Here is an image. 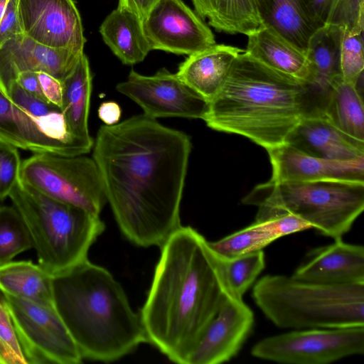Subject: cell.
Segmentation results:
<instances>
[{"label":"cell","mask_w":364,"mask_h":364,"mask_svg":"<svg viewBox=\"0 0 364 364\" xmlns=\"http://www.w3.org/2000/svg\"><path fill=\"white\" fill-rule=\"evenodd\" d=\"M84 53L42 45L25 34L0 47V90L6 95L22 72H45L63 82L75 69Z\"/></svg>","instance_id":"obj_15"},{"label":"cell","mask_w":364,"mask_h":364,"mask_svg":"<svg viewBox=\"0 0 364 364\" xmlns=\"http://www.w3.org/2000/svg\"><path fill=\"white\" fill-rule=\"evenodd\" d=\"M223 260L230 289L237 297L242 299L244 294L264 269L265 258L263 250Z\"/></svg>","instance_id":"obj_31"},{"label":"cell","mask_w":364,"mask_h":364,"mask_svg":"<svg viewBox=\"0 0 364 364\" xmlns=\"http://www.w3.org/2000/svg\"><path fill=\"white\" fill-rule=\"evenodd\" d=\"M92 149L122 234L135 245L161 247L181 225L190 137L143 114L101 126Z\"/></svg>","instance_id":"obj_1"},{"label":"cell","mask_w":364,"mask_h":364,"mask_svg":"<svg viewBox=\"0 0 364 364\" xmlns=\"http://www.w3.org/2000/svg\"><path fill=\"white\" fill-rule=\"evenodd\" d=\"M364 353V326L292 330L264 338L252 356L287 364H328Z\"/></svg>","instance_id":"obj_9"},{"label":"cell","mask_w":364,"mask_h":364,"mask_svg":"<svg viewBox=\"0 0 364 364\" xmlns=\"http://www.w3.org/2000/svg\"><path fill=\"white\" fill-rule=\"evenodd\" d=\"M311 228L309 224L293 215H276L255 219L251 225L217 241H208V244L220 257L230 259L262 250L282 237Z\"/></svg>","instance_id":"obj_20"},{"label":"cell","mask_w":364,"mask_h":364,"mask_svg":"<svg viewBox=\"0 0 364 364\" xmlns=\"http://www.w3.org/2000/svg\"><path fill=\"white\" fill-rule=\"evenodd\" d=\"M142 26L151 50L190 55L216 44L210 28L182 0H159Z\"/></svg>","instance_id":"obj_12"},{"label":"cell","mask_w":364,"mask_h":364,"mask_svg":"<svg viewBox=\"0 0 364 364\" xmlns=\"http://www.w3.org/2000/svg\"><path fill=\"white\" fill-rule=\"evenodd\" d=\"M291 276L327 284L364 283V247L334 239L310 250Z\"/></svg>","instance_id":"obj_17"},{"label":"cell","mask_w":364,"mask_h":364,"mask_svg":"<svg viewBox=\"0 0 364 364\" xmlns=\"http://www.w3.org/2000/svg\"><path fill=\"white\" fill-rule=\"evenodd\" d=\"M245 50L215 44L190 55L178 67V78L208 103L223 85L237 56Z\"/></svg>","instance_id":"obj_21"},{"label":"cell","mask_w":364,"mask_h":364,"mask_svg":"<svg viewBox=\"0 0 364 364\" xmlns=\"http://www.w3.org/2000/svg\"><path fill=\"white\" fill-rule=\"evenodd\" d=\"M33 247L28 228L13 206H0V265Z\"/></svg>","instance_id":"obj_30"},{"label":"cell","mask_w":364,"mask_h":364,"mask_svg":"<svg viewBox=\"0 0 364 364\" xmlns=\"http://www.w3.org/2000/svg\"><path fill=\"white\" fill-rule=\"evenodd\" d=\"M23 33L18 0H9L0 21V47L11 38Z\"/></svg>","instance_id":"obj_36"},{"label":"cell","mask_w":364,"mask_h":364,"mask_svg":"<svg viewBox=\"0 0 364 364\" xmlns=\"http://www.w3.org/2000/svg\"><path fill=\"white\" fill-rule=\"evenodd\" d=\"M28 364H77L83 360L56 309L3 294Z\"/></svg>","instance_id":"obj_10"},{"label":"cell","mask_w":364,"mask_h":364,"mask_svg":"<svg viewBox=\"0 0 364 364\" xmlns=\"http://www.w3.org/2000/svg\"><path fill=\"white\" fill-rule=\"evenodd\" d=\"M135 102L144 114L152 119L182 117L203 119L208 102L165 68L147 76L132 70L127 79L116 87Z\"/></svg>","instance_id":"obj_11"},{"label":"cell","mask_w":364,"mask_h":364,"mask_svg":"<svg viewBox=\"0 0 364 364\" xmlns=\"http://www.w3.org/2000/svg\"><path fill=\"white\" fill-rule=\"evenodd\" d=\"M245 51L275 71L306 85L310 81V67L306 53L267 26H262L247 36Z\"/></svg>","instance_id":"obj_22"},{"label":"cell","mask_w":364,"mask_h":364,"mask_svg":"<svg viewBox=\"0 0 364 364\" xmlns=\"http://www.w3.org/2000/svg\"><path fill=\"white\" fill-rule=\"evenodd\" d=\"M285 144L306 154L328 160H350L364 156V141L336 128L323 114L302 119Z\"/></svg>","instance_id":"obj_18"},{"label":"cell","mask_w":364,"mask_h":364,"mask_svg":"<svg viewBox=\"0 0 364 364\" xmlns=\"http://www.w3.org/2000/svg\"><path fill=\"white\" fill-rule=\"evenodd\" d=\"M56 310L82 359L112 362L146 342L121 284L89 259L53 277Z\"/></svg>","instance_id":"obj_4"},{"label":"cell","mask_w":364,"mask_h":364,"mask_svg":"<svg viewBox=\"0 0 364 364\" xmlns=\"http://www.w3.org/2000/svg\"><path fill=\"white\" fill-rule=\"evenodd\" d=\"M197 14L216 31L247 36L262 26L255 0H191Z\"/></svg>","instance_id":"obj_29"},{"label":"cell","mask_w":364,"mask_h":364,"mask_svg":"<svg viewBox=\"0 0 364 364\" xmlns=\"http://www.w3.org/2000/svg\"><path fill=\"white\" fill-rule=\"evenodd\" d=\"M98 117L105 125H114L119 122L121 117L119 105L113 101L102 102L98 108Z\"/></svg>","instance_id":"obj_41"},{"label":"cell","mask_w":364,"mask_h":364,"mask_svg":"<svg viewBox=\"0 0 364 364\" xmlns=\"http://www.w3.org/2000/svg\"><path fill=\"white\" fill-rule=\"evenodd\" d=\"M16 82L28 92L47 101L41 90L37 73L31 71L22 72L18 75Z\"/></svg>","instance_id":"obj_40"},{"label":"cell","mask_w":364,"mask_h":364,"mask_svg":"<svg viewBox=\"0 0 364 364\" xmlns=\"http://www.w3.org/2000/svg\"><path fill=\"white\" fill-rule=\"evenodd\" d=\"M321 114L346 134L364 141V106L358 85L337 77L324 99Z\"/></svg>","instance_id":"obj_27"},{"label":"cell","mask_w":364,"mask_h":364,"mask_svg":"<svg viewBox=\"0 0 364 364\" xmlns=\"http://www.w3.org/2000/svg\"><path fill=\"white\" fill-rule=\"evenodd\" d=\"M256 205L255 219L290 214L333 239L349 232L364 209V182L269 181L256 186L242 200Z\"/></svg>","instance_id":"obj_7"},{"label":"cell","mask_w":364,"mask_h":364,"mask_svg":"<svg viewBox=\"0 0 364 364\" xmlns=\"http://www.w3.org/2000/svg\"><path fill=\"white\" fill-rule=\"evenodd\" d=\"M19 178L52 198L96 215L107 203L97 165L85 154L34 153L21 162Z\"/></svg>","instance_id":"obj_8"},{"label":"cell","mask_w":364,"mask_h":364,"mask_svg":"<svg viewBox=\"0 0 364 364\" xmlns=\"http://www.w3.org/2000/svg\"><path fill=\"white\" fill-rule=\"evenodd\" d=\"M9 1V0H0V21L4 16Z\"/></svg>","instance_id":"obj_42"},{"label":"cell","mask_w":364,"mask_h":364,"mask_svg":"<svg viewBox=\"0 0 364 364\" xmlns=\"http://www.w3.org/2000/svg\"><path fill=\"white\" fill-rule=\"evenodd\" d=\"M332 0H304L309 19L315 31L324 26Z\"/></svg>","instance_id":"obj_38"},{"label":"cell","mask_w":364,"mask_h":364,"mask_svg":"<svg viewBox=\"0 0 364 364\" xmlns=\"http://www.w3.org/2000/svg\"><path fill=\"white\" fill-rule=\"evenodd\" d=\"M255 322L252 309L242 299H225L205 329L188 364H220L235 357L250 336Z\"/></svg>","instance_id":"obj_14"},{"label":"cell","mask_w":364,"mask_h":364,"mask_svg":"<svg viewBox=\"0 0 364 364\" xmlns=\"http://www.w3.org/2000/svg\"><path fill=\"white\" fill-rule=\"evenodd\" d=\"M38 78L45 99L61 109L63 103V83L58 79L45 72H37Z\"/></svg>","instance_id":"obj_37"},{"label":"cell","mask_w":364,"mask_h":364,"mask_svg":"<svg viewBox=\"0 0 364 364\" xmlns=\"http://www.w3.org/2000/svg\"><path fill=\"white\" fill-rule=\"evenodd\" d=\"M9 197L28 228L38 264L53 277L87 260L105 230L100 215L52 198L20 178Z\"/></svg>","instance_id":"obj_6"},{"label":"cell","mask_w":364,"mask_h":364,"mask_svg":"<svg viewBox=\"0 0 364 364\" xmlns=\"http://www.w3.org/2000/svg\"><path fill=\"white\" fill-rule=\"evenodd\" d=\"M0 291L45 307L56 309L53 276L31 260H11L0 265Z\"/></svg>","instance_id":"obj_25"},{"label":"cell","mask_w":364,"mask_h":364,"mask_svg":"<svg viewBox=\"0 0 364 364\" xmlns=\"http://www.w3.org/2000/svg\"><path fill=\"white\" fill-rule=\"evenodd\" d=\"M0 141L34 153L68 156L85 154L76 146L50 137L39 122L11 102L1 90Z\"/></svg>","instance_id":"obj_19"},{"label":"cell","mask_w":364,"mask_h":364,"mask_svg":"<svg viewBox=\"0 0 364 364\" xmlns=\"http://www.w3.org/2000/svg\"><path fill=\"white\" fill-rule=\"evenodd\" d=\"M343 35L341 28L325 25L313 33L308 43L306 54L311 77L306 86L317 99L321 109L331 84L341 76L340 50Z\"/></svg>","instance_id":"obj_23"},{"label":"cell","mask_w":364,"mask_h":364,"mask_svg":"<svg viewBox=\"0 0 364 364\" xmlns=\"http://www.w3.org/2000/svg\"><path fill=\"white\" fill-rule=\"evenodd\" d=\"M326 25L341 28L349 35L364 30V0H332Z\"/></svg>","instance_id":"obj_32"},{"label":"cell","mask_w":364,"mask_h":364,"mask_svg":"<svg viewBox=\"0 0 364 364\" xmlns=\"http://www.w3.org/2000/svg\"><path fill=\"white\" fill-rule=\"evenodd\" d=\"M0 358L3 364H28L3 293L0 291Z\"/></svg>","instance_id":"obj_34"},{"label":"cell","mask_w":364,"mask_h":364,"mask_svg":"<svg viewBox=\"0 0 364 364\" xmlns=\"http://www.w3.org/2000/svg\"><path fill=\"white\" fill-rule=\"evenodd\" d=\"M21 162L18 148L0 141V202L9 196L19 180Z\"/></svg>","instance_id":"obj_35"},{"label":"cell","mask_w":364,"mask_h":364,"mask_svg":"<svg viewBox=\"0 0 364 364\" xmlns=\"http://www.w3.org/2000/svg\"><path fill=\"white\" fill-rule=\"evenodd\" d=\"M160 247L139 316L146 342L172 362L188 364L225 299L236 296L223 259L194 228L181 225Z\"/></svg>","instance_id":"obj_2"},{"label":"cell","mask_w":364,"mask_h":364,"mask_svg":"<svg viewBox=\"0 0 364 364\" xmlns=\"http://www.w3.org/2000/svg\"><path fill=\"white\" fill-rule=\"evenodd\" d=\"M61 110L67 124L76 136L94 141L88 129V116L92 91V75L85 53L73 71L62 82Z\"/></svg>","instance_id":"obj_28"},{"label":"cell","mask_w":364,"mask_h":364,"mask_svg":"<svg viewBox=\"0 0 364 364\" xmlns=\"http://www.w3.org/2000/svg\"><path fill=\"white\" fill-rule=\"evenodd\" d=\"M363 33H343L340 50V71L342 79L353 85L363 81L364 69Z\"/></svg>","instance_id":"obj_33"},{"label":"cell","mask_w":364,"mask_h":364,"mask_svg":"<svg viewBox=\"0 0 364 364\" xmlns=\"http://www.w3.org/2000/svg\"><path fill=\"white\" fill-rule=\"evenodd\" d=\"M23 34L54 48L84 53L86 39L73 0H18Z\"/></svg>","instance_id":"obj_13"},{"label":"cell","mask_w":364,"mask_h":364,"mask_svg":"<svg viewBox=\"0 0 364 364\" xmlns=\"http://www.w3.org/2000/svg\"><path fill=\"white\" fill-rule=\"evenodd\" d=\"M252 297L281 328L364 326V283L327 284L267 274L253 286Z\"/></svg>","instance_id":"obj_5"},{"label":"cell","mask_w":364,"mask_h":364,"mask_svg":"<svg viewBox=\"0 0 364 364\" xmlns=\"http://www.w3.org/2000/svg\"><path fill=\"white\" fill-rule=\"evenodd\" d=\"M262 26H267L306 53L316 31L311 25L304 0H255Z\"/></svg>","instance_id":"obj_26"},{"label":"cell","mask_w":364,"mask_h":364,"mask_svg":"<svg viewBox=\"0 0 364 364\" xmlns=\"http://www.w3.org/2000/svg\"><path fill=\"white\" fill-rule=\"evenodd\" d=\"M274 181L364 182V156L328 160L306 154L287 144L267 150Z\"/></svg>","instance_id":"obj_16"},{"label":"cell","mask_w":364,"mask_h":364,"mask_svg":"<svg viewBox=\"0 0 364 364\" xmlns=\"http://www.w3.org/2000/svg\"><path fill=\"white\" fill-rule=\"evenodd\" d=\"M320 114L318 102L306 84L244 50L202 119L212 129L245 136L267 150L285 144L302 119Z\"/></svg>","instance_id":"obj_3"},{"label":"cell","mask_w":364,"mask_h":364,"mask_svg":"<svg viewBox=\"0 0 364 364\" xmlns=\"http://www.w3.org/2000/svg\"><path fill=\"white\" fill-rule=\"evenodd\" d=\"M104 42L126 65L144 60L151 48L144 32L142 21L132 12L117 7L100 27Z\"/></svg>","instance_id":"obj_24"},{"label":"cell","mask_w":364,"mask_h":364,"mask_svg":"<svg viewBox=\"0 0 364 364\" xmlns=\"http://www.w3.org/2000/svg\"><path fill=\"white\" fill-rule=\"evenodd\" d=\"M159 0H119L118 6L124 9L143 21Z\"/></svg>","instance_id":"obj_39"}]
</instances>
